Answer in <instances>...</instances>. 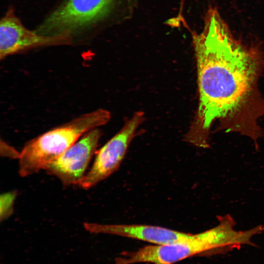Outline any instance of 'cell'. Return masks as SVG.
<instances>
[{
    "mask_svg": "<svg viewBox=\"0 0 264 264\" xmlns=\"http://www.w3.org/2000/svg\"><path fill=\"white\" fill-rule=\"evenodd\" d=\"M193 37L199 101L184 140L208 148L210 129L219 121V129L239 132L256 142L263 134L257 120L264 114L257 86L263 67L258 50L235 40L217 12L206 15L203 32Z\"/></svg>",
    "mask_w": 264,
    "mask_h": 264,
    "instance_id": "obj_1",
    "label": "cell"
},
{
    "mask_svg": "<svg viewBox=\"0 0 264 264\" xmlns=\"http://www.w3.org/2000/svg\"><path fill=\"white\" fill-rule=\"evenodd\" d=\"M111 117L100 109L84 114L28 141L19 157V173L22 177L43 170L88 132L107 124Z\"/></svg>",
    "mask_w": 264,
    "mask_h": 264,
    "instance_id": "obj_2",
    "label": "cell"
},
{
    "mask_svg": "<svg viewBox=\"0 0 264 264\" xmlns=\"http://www.w3.org/2000/svg\"><path fill=\"white\" fill-rule=\"evenodd\" d=\"M115 0H65L36 31L43 35L68 33L73 35L94 26L112 9Z\"/></svg>",
    "mask_w": 264,
    "mask_h": 264,
    "instance_id": "obj_3",
    "label": "cell"
},
{
    "mask_svg": "<svg viewBox=\"0 0 264 264\" xmlns=\"http://www.w3.org/2000/svg\"><path fill=\"white\" fill-rule=\"evenodd\" d=\"M145 119L138 111L126 121L122 129L96 153L93 163L78 185L85 190L106 179L119 168L137 129Z\"/></svg>",
    "mask_w": 264,
    "mask_h": 264,
    "instance_id": "obj_4",
    "label": "cell"
},
{
    "mask_svg": "<svg viewBox=\"0 0 264 264\" xmlns=\"http://www.w3.org/2000/svg\"><path fill=\"white\" fill-rule=\"evenodd\" d=\"M72 35L68 33L43 35L27 29L9 8L0 22V59L33 48L71 44Z\"/></svg>",
    "mask_w": 264,
    "mask_h": 264,
    "instance_id": "obj_5",
    "label": "cell"
},
{
    "mask_svg": "<svg viewBox=\"0 0 264 264\" xmlns=\"http://www.w3.org/2000/svg\"><path fill=\"white\" fill-rule=\"evenodd\" d=\"M101 134L98 128L88 132L43 170L58 178L64 186L78 185L97 152Z\"/></svg>",
    "mask_w": 264,
    "mask_h": 264,
    "instance_id": "obj_6",
    "label": "cell"
},
{
    "mask_svg": "<svg viewBox=\"0 0 264 264\" xmlns=\"http://www.w3.org/2000/svg\"><path fill=\"white\" fill-rule=\"evenodd\" d=\"M84 227L90 233L108 234L162 245L187 237L185 233L161 226L144 224H103L85 222Z\"/></svg>",
    "mask_w": 264,
    "mask_h": 264,
    "instance_id": "obj_7",
    "label": "cell"
},
{
    "mask_svg": "<svg viewBox=\"0 0 264 264\" xmlns=\"http://www.w3.org/2000/svg\"><path fill=\"white\" fill-rule=\"evenodd\" d=\"M219 224L215 227L201 232L211 255L222 254L242 245H255L251 240L253 236L264 231V225H260L247 231L234 229L236 223L229 215L217 217Z\"/></svg>",
    "mask_w": 264,
    "mask_h": 264,
    "instance_id": "obj_8",
    "label": "cell"
},
{
    "mask_svg": "<svg viewBox=\"0 0 264 264\" xmlns=\"http://www.w3.org/2000/svg\"><path fill=\"white\" fill-rule=\"evenodd\" d=\"M17 196V192L16 191L6 192L0 195V219L1 221L7 219L12 215Z\"/></svg>",
    "mask_w": 264,
    "mask_h": 264,
    "instance_id": "obj_9",
    "label": "cell"
}]
</instances>
